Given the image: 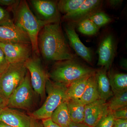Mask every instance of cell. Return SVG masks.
<instances>
[{
    "mask_svg": "<svg viewBox=\"0 0 127 127\" xmlns=\"http://www.w3.org/2000/svg\"><path fill=\"white\" fill-rule=\"evenodd\" d=\"M40 55L48 61H61L74 59L59 23L45 25L38 35Z\"/></svg>",
    "mask_w": 127,
    "mask_h": 127,
    "instance_id": "cell-1",
    "label": "cell"
},
{
    "mask_svg": "<svg viewBox=\"0 0 127 127\" xmlns=\"http://www.w3.org/2000/svg\"><path fill=\"white\" fill-rule=\"evenodd\" d=\"M14 23L27 34L31 41L32 56L39 57L38 35L42 28L47 23L37 18L30 9L26 0L20 1L13 10Z\"/></svg>",
    "mask_w": 127,
    "mask_h": 127,
    "instance_id": "cell-2",
    "label": "cell"
},
{
    "mask_svg": "<svg viewBox=\"0 0 127 127\" xmlns=\"http://www.w3.org/2000/svg\"><path fill=\"white\" fill-rule=\"evenodd\" d=\"M96 71L73 59L58 62L48 76L53 81L67 87L73 82L92 75Z\"/></svg>",
    "mask_w": 127,
    "mask_h": 127,
    "instance_id": "cell-3",
    "label": "cell"
},
{
    "mask_svg": "<svg viewBox=\"0 0 127 127\" xmlns=\"http://www.w3.org/2000/svg\"><path fill=\"white\" fill-rule=\"evenodd\" d=\"M67 87L47 79L46 92L47 96L41 107L33 112L31 117L36 120L50 118L53 113L63 102L67 101Z\"/></svg>",
    "mask_w": 127,
    "mask_h": 127,
    "instance_id": "cell-4",
    "label": "cell"
},
{
    "mask_svg": "<svg viewBox=\"0 0 127 127\" xmlns=\"http://www.w3.org/2000/svg\"><path fill=\"white\" fill-rule=\"evenodd\" d=\"M27 72L25 62L11 64L0 76V95L6 102Z\"/></svg>",
    "mask_w": 127,
    "mask_h": 127,
    "instance_id": "cell-5",
    "label": "cell"
},
{
    "mask_svg": "<svg viewBox=\"0 0 127 127\" xmlns=\"http://www.w3.org/2000/svg\"><path fill=\"white\" fill-rule=\"evenodd\" d=\"M34 102V90L31 84L30 73L26 75L21 84L7 100L6 107L11 108L29 110Z\"/></svg>",
    "mask_w": 127,
    "mask_h": 127,
    "instance_id": "cell-6",
    "label": "cell"
},
{
    "mask_svg": "<svg viewBox=\"0 0 127 127\" xmlns=\"http://www.w3.org/2000/svg\"><path fill=\"white\" fill-rule=\"evenodd\" d=\"M25 63L30 73L31 84L33 90L42 99H44L46 84L49 76L43 68L39 57L32 56Z\"/></svg>",
    "mask_w": 127,
    "mask_h": 127,
    "instance_id": "cell-7",
    "label": "cell"
},
{
    "mask_svg": "<svg viewBox=\"0 0 127 127\" xmlns=\"http://www.w3.org/2000/svg\"><path fill=\"white\" fill-rule=\"evenodd\" d=\"M0 48L9 64L25 62L32 53L31 44L29 43L0 42Z\"/></svg>",
    "mask_w": 127,
    "mask_h": 127,
    "instance_id": "cell-8",
    "label": "cell"
},
{
    "mask_svg": "<svg viewBox=\"0 0 127 127\" xmlns=\"http://www.w3.org/2000/svg\"><path fill=\"white\" fill-rule=\"evenodd\" d=\"M40 20L47 23H59L61 19L57 4L53 1L32 0L30 1Z\"/></svg>",
    "mask_w": 127,
    "mask_h": 127,
    "instance_id": "cell-9",
    "label": "cell"
},
{
    "mask_svg": "<svg viewBox=\"0 0 127 127\" xmlns=\"http://www.w3.org/2000/svg\"><path fill=\"white\" fill-rule=\"evenodd\" d=\"M109 111L106 102L99 99L85 106L84 123L91 127H95Z\"/></svg>",
    "mask_w": 127,
    "mask_h": 127,
    "instance_id": "cell-10",
    "label": "cell"
},
{
    "mask_svg": "<svg viewBox=\"0 0 127 127\" xmlns=\"http://www.w3.org/2000/svg\"><path fill=\"white\" fill-rule=\"evenodd\" d=\"M116 43L111 34L104 37L98 49V55L97 65L109 70L113 62L116 53Z\"/></svg>",
    "mask_w": 127,
    "mask_h": 127,
    "instance_id": "cell-11",
    "label": "cell"
},
{
    "mask_svg": "<svg viewBox=\"0 0 127 127\" xmlns=\"http://www.w3.org/2000/svg\"><path fill=\"white\" fill-rule=\"evenodd\" d=\"M31 119V116L7 107L0 112V121L12 127H30Z\"/></svg>",
    "mask_w": 127,
    "mask_h": 127,
    "instance_id": "cell-12",
    "label": "cell"
},
{
    "mask_svg": "<svg viewBox=\"0 0 127 127\" xmlns=\"http://www.w3.org/2000/svg\"><path fill=\"white\" fill-rule=\"evenodd\" d=\"M65 31L71 46L77 55L88 63H92L93 59L92 51L82 42L74 28L71 26H67Z\"/></svg>",
    "mask_w": 127,
    "mask_h": 127,
    "instance_id": "cell-13",
    "label": "cell"
},
{
    "mask_svg": "<svg viewBox=\"0 0 127 127\" xmlns=\"http://www.w3.org/2000/svg\"><path fill=\"white\" fill-rule=\"evenodd\" d=\"M0 42L31 44L26 33L15 24L11 26H0Z\"/></svg>",
    "mask_w": 127,
    "mask_h": 127,
    "instance_id": "cell-14",
    "label": "cell"
},
{
    "mask_svg": "<svg viewBox=\"0 0 127 127\" xmlns=\"http://www.w3.org/2000/svg\"><path fill=\"white\" fill-rule=\"evenodd\" d=\"M99 0H84V2L75 11L64 15L63 19L71 22L77 23L79 21L98 11L101 5Z\"/></svg>",
    "mask_w": 127,
    "mask_h": 127,
    "instance_id": "cell-15",
    "label": "cell"
},
{
    "mask_svg": "<svg viewBox=\"0 0 127 127\" xmlns=\"http://www.w3.org/2000/svg\"><path fill=\"white\" fill-rule=\"evenodd\" d=\"M107 70L104 67L96 70L95 73L97 87L100 99L106 102L113 93L111 90Z\"/></svg>",
    "mask_w": 127,
    "mask_h": 127,
    "instance_id": "cell-16",
    "label": "cell"
},
{
    "mask_svg": "<svg viewBox=\"0 0 127 127\" xmlns=\"http://www.w3.org/2000/svg\"><path fill=\"white\" fill-rule=\"evenodd\" d=\"M91 75L76 80L67 87V100H77L81 98L85 91L89 77Z\"/></svg>",
    "mask_w": 127,
    "mask_h": 127,
    "instance_id": "cell-17",
    "label": "cell"
},
{
    "mask_svg": "<svg viewBox=\"0 0 127 127\" xmlns=\"http://www.w3.org/2000/svg\"><path fill=\"white\" fill-rule=\"evenodd\" d=\"M95 73L89 77L84 93L80 99L85 105L100 99L97 87Z\"/></svg>",
    "mask_w": 127,
    "mask_h": 127,
    "instance_id": "cell-18",
    "label": "cell"
},
{
    "mask_svg": "<svg viewBox=\"0 0 127 127\" xmlns=\"http://www.w3.org/2000/svg\"><path fill=\"white\" fill-rule=\"evenodd\" d=\"M67 104L71 121L77 123L84 122L85 105L81 100H67Z\"/></svg>",
    "mask_w": 127,
    "mask_h": 127,
    "instance_id": "cell-19",
    "label": "cell"
},
{
    "mask_svg": "<svg viewBox=\"0 0 127 127\" xmlns=\"http://www.w3.org/2000/svg\"><path fill=\"white\" fill-rule=\"evenodd\" d=\"M110 86L114 95L127 91V75L113 73L108 74Z\"/></svg>",
    "mask_w": 127,
    "mask_h": 127,
    "instance_id": "cell-20",
    "label": "cell"
},
{
    "mask_svg": "<svg viewBox=\"0 0 127 127\" xmlns=\"http://www.w3.org/2000/svg\"><path fill=\"white\" fill-rule=\"evenodd\" d=\"M50 118L61 127H68L71 120L68 112L67 101L63 102L55 109Z\"/></svg>",
    "mask_w": 127,
    "mask_h": 127,
    "instance_id": "cell-21",
    "label": "cell"
},
{
    "mask_svg": "<svg viewBox=\"0 0 127 127\" xmlns=\"http://www.w3.org/2000/svg\"><path fill=\"white\" fill-rule=\"evenodd\" d=\"M84 1V0H61L57 4L59 12L66 15L77 10Z\"/></svg>",
    "mask_w": 127,
    "mask_h": 127,
    "instance_id": "cell-22",
    "label": "cell"
},
{
    "mask_svg": "<svg viewBox=\"0 0 127 127\" xmlns=\"http://www.w3.org/2000/svg\"><path fill=\"white\" fill-rule=\"evenodd\" d=\"M78 31L87 35H93L96 34L99 28L88 18L86 17L77 22Z\"/></svg>",
    "mask_w": 127,
    "mask_h": 127,
    "instance_id": "cell-23",
    "label": "cell"
},
{
    "mask_svg": "<svg viewBox=\"0 0 127 127\" xmlns=\"http://www.w3.org/2000/svg\"><path fill=\"white\" fill-rule=\"evenodd\" d=\"M107 103L108 109L111 112L127 107V91L114 95Z\"/></svg>",
    "mask_w": 127,
    "mask_h": 127,
    "instance_id": "cell-24",
    "label": "cell"
},
{
    "mask_svg": "<svg viewBox=\"0 0 127 127\" xmlns=\"http://www.w3.org/2000/svg\"><path fill=\"white\" fill-rule=\"evenodd\" d=\"M98 28L108 24L111 19L103 12L98 11L88 17Z\"/></svg>",
    "mask_w": 127,
    "mask_h": 127,
    "instance_id": "cell-25",
    "label": "cell"
},
{
    "mask_svg": "<svg viewBox=\"0 0 127 127\" xmlns=\"http://www.w3.org/2000/svg\"><path fill=\"white\" fill-rule=\"evenodd\" d=\"M115 119L112 112L110 111L106 115L100 120L95 127H113Z\"/></svg>",
    "mask_w": 127,
    "mask_h": 127,
    "instance_id": "cell-26",
    "label": "cell"
},
{
    "mask_svg": "<svg viewBox=\"0 0 127 127\" xmlns=\"http://www.w3.org/2000/svg\"><path fill=\"white\" fill-rule=\"evenodd\" d=\"M14 24L8 12L0 6V26H9Z\"/></svg>",
    "mask_w": 127,
    "mask_h": 127,
    "instance_id": "cell-27",
    "label": "cell"
},
{
    "mask_svg": "<svg viewBox=\"0 0 127 127\" xmlns=\"http://www.w3.org/2000/svg\"><path fill=\"white\" fill-rule=\"evenodd\" d=\"M4 53L0 48V75L4 72L9 65Z\"/></svg>",
    "mask_w": 127,
    "mask_h": 127,
    "instance_id": "cell-28",
    "label": "cell"
},
{
    "mask_svg": "<svg viewBox=\"0 0 127 127\" xmlns=\"http://www.w3.org/2000/svg\"><path fill=\"white\" fill-rule=\"evenodd\" d=\"M115 119H127V107L112 112Z\"/></svg>",
    "mask_w": 127,
    "mask_h": 127,
    "instance_id": "cell-29",
    "label": "cell"
},
{
    "mask_svg": "<svg viewBox=\"0 0 127 127\" xmlns=\"http://www.w3.org/2000/svg\"><path fill=\"white\" fill-rule=\"evenodd\" d=\"M20 1L15 0H0V5L7 6L13 11L17 6Z\"/></svg>",
    "mask_w": 127,
    "mask_h": 127,
    "instance_id": "cell-30",
    "label": "cell"
},
{
    "mask_svg": "<svg viewBox=\"0 0 127 127\" xmlns=\"http://www.w3.org/2000/svg\"><path fill=\"white\" fill-rule=\"evenodd\" d=\"M42 124L43 127H61L53 122L51 118L43 119Z\"/></svg>",
    "mask_w": 127,
    "mask_h": 127,
    "instance_id": "cell-31",
    "label": "cell"
},
{
    "mask_svg": "<svg viewBox=\"0 0 127 127\" xmlns=\"http://www.w3.org/2000/svg\"><path fill=\"white\" fill-rule=\"evenodd\" d=\"M113 127H127V119H115Z\"/></svg>",
    "mask_w": 127,
    "mask_h": 127,
    "instance_id": "cell-32",
    "label": "cell"
},
{
    "mask_svg": "<svg viewBox=\"0 0 127 127\" xmlns=\"http://www.w3.org/2000/svg\"><path fill=\"white\" fill-rule=\"evenodd\" d=\"M68 127H91L84 123H75L71 121Z\"/></svg>",
    "mask_w": 127,
    "mask_h": 127,
    "instance_id": "cell-33",
    "label": "cell"
},
{
    "mask_svg": "<svg viewBox=\"0 0 127 127\" xmlns=\"http://www.w3.org/2000/svg\"><path fill=\"white\" fill-rule=\"evenodd\" d=\"M43 127V126H42V124L38 122L37 120L31 117V127Z\"/></svg>",
    "mask_w": 127,
    "mask_h": 127,
    "instance_id": "cell-34",
    "label": "cell"
},
{
    "mask_svg": "<svg viewBox=\"0 0 127 127\" xmlns=\"http://www.w3.org/2000/svg\"><path fill=\"white\" fill-rule=\"evenodd\" d=\"M122 1V0H112L108 1V2L111 6L114 7L120 5Z\"/></svg>",
    "mask_w": 127,
    "mask_h": 127,
    "instance_id": "cell-35",
    "label": "cell"
},
{
    "mask_svg": "<svg viewBox=\"0 0 127 127\" xmlns=\"http://www.w3.org/2000/svg\"><path fill=\"white\" fill-rule=\"evenodd\" d=\"M7 102L0 95V112L6 107Z\"/></svg>",
    "mask_w": 127,
    "mask_h": 127,
    "instance_id": "cell-36",
    "label": "cell"
},
{
    "mask_svg": "<svg viewBox=\"0 0 127 127\" xmlns=\"http://www.w3.org/2000/svg\"><path fill=\"white\" fill-rule=\"evenodd\" d=\"M120 66L123 69L127 70V59H123L121 60L120 63Z\"/></svg>",
    "mask_w": 127,
    "mask_h": 127,
    "instance_id": "cell-37",
    "label": "cell"
},
{
    "mask_svg": "<svg viewBox=\"0 0 127 127\" xmlns=\"http://www.w3.org/2000/svg\"><path fill=\"white\" fill-rule=\"evenodd\" d=\"M0 127H12L0 121Z\"/></svg>",
    "mask_w": 127,
    "mask_h": 127,
    "instance_id": "cell-38",
    "label": "cell"
},
{
    "mask_svg": "<svg viewBox=\"0 0 127 127\" xmlns=\"http://www.w3.org/2000/svg\"></svg>",
    "mask_w": 127,
    "mask_h": 127,
    "instance_id": "cell-39",
    "label": "cell"
}]
</instances>
